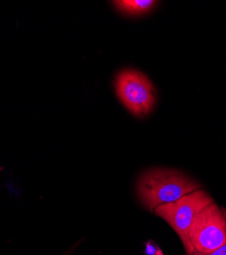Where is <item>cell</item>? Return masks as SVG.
Segmentation results:
<instances>
[{"mask_svg": "<svg viewBox=\"0 0 226 255\" xmlns=\"http://www.w3.org/2000/svg\"><path fill=\"white\" fill-rule=\"evenodd\" d=\"M200 189V184L171 168L149 169L140 177L137 184L140 201L153 212L158 206L176 201Z\"/></svg>", "mask_w": 226, "mask_h": 255, "instance_id": "6da1fadb", "label": "cell"}, {"mask_svg": "<svg viewBox=\"0 0 226 255\" xmlns=\"http://www.w3.org/2000/svg\"><path fill=\"white\" fill-rule=\"evenodd\" d=\"M213 202L212 197L206 191L200 189L176 201L158 206L154 212L174 230L187 254L193 255L194 251L189 242L190 228L199 212Z\"/></svg>", "mask_w": 226, "mask_h": 255, "instance_id": "7a4b0ae2", "label": "cell"}, {"mask_svg": "<svg viewBox=\"0 0 226 255\" xmlns=\"http://www.w3.org/2000/svg\"><path fill=\"white\" fill-rule=\"evenodd\" d=\"M194 252L210 253L226 243V217L215 202L201 210L189 231Z\"/></svg>", "mask_w": 226, "mask_h": 255, "instance_id": "3957f363", "label": "cell"}, {"mask_svg": "<svg viewBox=\"0 0 226 255\" xmlns=\"http://www.w3.org/2000/svg\"><path fill=\"white\" fill-rule=\"evenodd\" d=\"M115 89L121 103L136 117H145L152 111L155 89L146 75L131 69L121 71L116 77Z\"/></svg>", "mask_w": 226, "mask_h": 255, "instance_id": "277c9868", "label": "cell"}, {"mask_svg": "<svg viewBox=\"0 0 226 255\" xmlns=\"http://www.w3.org/2000/svg\"><path fill=\"white\" fill-rule=\"evenodd\" d=\"M157 1L153 0H117L113 1L114 6L122 13L128 15H141L152 10Z\"/></svg>", "mask_w": 226, "mask_h": 255, "instance_id": "5b68a950", "label": "cell"}, {"mask_svg": "<svg viewBox=\"0 0 226 255\" xmlns=\"http://www.w3.org/2000/svg\"><path fill=\"white\" fill-rule=\"evenodd\" d=\"M145 255H163V252L155 242L150 240L146 243Z\"/></svg>", "mask_w": 226, "mask_h": 255, "instance_id": "8992f818", "label": "cell"}, {"mask_svg": "<svg viewBox=\"0 0 226 255\" xmlns=\"http://www.w3.org/2000/svg\"><path fill=\"white\" fill-rule=\"evenodd\" d=\"M193 255H226V243L222 245L221 247L217 248L216 250L210 252V253H200V252H194Z\"/></svg>", "mask_w": 226, "mask_h": 255, "instance_id": "52a82bcc", "label": "cell"}, {"mask_svg": "<svg viewBox=\"0 0 226 255\" xmlns=\"http://www.w3.org/2000/svg\"><path fill=\"white\" fill-rule=\"evenodd\" d=\"M223 211H224V215H225V217H226V209L223 208Z\"/></svg>", "mask_w": 226, "mask_h": 255, "instance_id": "ba28073f", "label": "cell"}]
</instances>
